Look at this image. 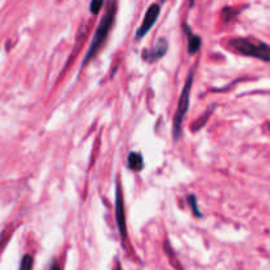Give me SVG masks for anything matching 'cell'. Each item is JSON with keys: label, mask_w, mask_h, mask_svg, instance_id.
Returning a JSON list of instances; mask_svg holds the SVG:
<instances>
[{"label": "cell", "mask_w": 270, "mask_h": 270, "mask_svg": "<svg viewBox=\"0 0 270 270\" xmlns=\"http://www.w3.org/2000/svg\"><path fill=\"white\" fill-rule=\"evenodd\" d=\"M228 44L235 49L237 53L247 55V57L259 58L261 61L270 62V47L268 44L259 41L256 39H244L235 37L228 41Z\"/></svg>", "instance_id": "7a4b0ae2"}, {"label": "cell", "mask_w": 270, "mask_h": 270, "mask_svg": "<svg viewBox=\"0 0 270 270\" xmlns=\"http://www.w3.org/2000/svg\"><path fill=\"white\" fill-rule=\"evenodd\" d=\"M165 251H166V253H167V255H170V263L173 264L174 268H175V269H178V270H182L181 264L178 263L177 260H175V255H174L173 249H171V247H170L169 241H166V243H165Z\"/></svg>", "instance_id": "8fae6325"}, {"label": "cell", "mask_w": 270, "mask_h": 270, "mask_svg": "<svg viewBox=\"0 0 270 270\" xmlns=\"http://www.w3.org/2000/svg\"><path fill=\"white\" fill-rule=\"evenodd\" d=\"M49 270H61V268H59V265H58L55 261H53V263L51 264V268H49Z\"/></svg>", "instance_id": "9a60e30c"}, {"label": "cell", "mask_w": 270, "mask_h": 270, "mask_svg": "<svg viewBox=\"0 0 270 270\" xmlns=\"http://www.w3.org/2000/svg\"><path fill=\"white\" fill-rule=\"evenodd\" d=\"M190 5L193 7V5H194V0H190Z\"/></svg>", "instance_id": "e0dca14e"}, {"label": "cell", "mask_w": 270, "mask_h": 270, "mask_svg": "<svg viewBox=\"0 0 270 270\" xmlns=\"http://www.w3.org/2000/svg\"><path fill=\"white\" fill-rule=\"evenodd\" d=\"M194 75H195V71H194V70H190V73L187 74V78H186L185 86H183V89H182L179 101H178L177 109H175V115H174V120H173L174 140H178L179 137H181L182 123H183V119H185L186 113H187V111H189L190 94H191V89H193Z\"/></svg>", "instance_id": "3957f363"}, {"label": "cell", "mask_w": 270, "mask_h": 270, "mask_svg": "<svg viewBox=\"0 0 270 270\" xmlns=\"http://www.w3.org/2000/svg\"><path fill=\"white\" fill-rule=\"evenodd\" d=\"M128 167L132 171H141L144 169V159L140 152H131L128 156Z\"/></svg>", "instance_id": "ba28073f"}, {"label": "cell", "mask_w": 270, "mask_h": 270, "mask_svg": "<svg viewBox=\"0 0 270 270\" xmlns=\"http://www.w3.org/2000/svg\"><path fill=\"white\" fill-rule=\"evenodd\" d=\"M160 12H161V8H160L159 4H152L151 7L148 8L147 13L144 16V20L141 25L137 28V31H136V37L137 39H143L144 36L147 35L148 32L151 31L152 27L155 25L157 19H159Z\"/></svg>", "instance_id": "5b68a950"}, {"label": "cell", "mask_w": 270, "mask_h": 270, "mask_svg": "<svg viewBox=\"0 0 270 270\" xmlns=\"http://www.w3.org/2000/svg\"><path fill=\"white\" fill-rule=\"evenodd\" d=\"M236 13H237V11H233V9H231V8H224V11H223V13H221V16H223L224 21H225V23H228V21H229V20H231L232 17L236 15Z\"/></svg>", "instance_id": "5bb4252c"}, {"label": "cell", "mask_w": 270, "mask_h": 270, "mask_svg": "<svg viewBox=\"0 0 270 270\" xmlns=\"http://www.w3.org/2000/svg\"><path fill=\"white\" fill-rule=\"evenodd\" d=\"M167 48H169V44L166 41V39H159L157 43L153 45V48L151 49H144L143 53H141V57H143L144 61L149 62V63H155L159 59H161L163 55L167 52Z\"/></svg>", "instance_id": "8992f818"}, {"label": "cell", "mask_w": 270, "mask_h": 270, "mask_svg": "<svg viewBox=\"0 0 270 270\" xmlns=\"http://www.w3.org/2000/svg\"><path fill=\"white\" fill-rule=\"evenodd\" d=\"M33 264H35V260H33L31 255H24L21 261H20L19 270H32Z\"/></svg>", "instance_id": "30bf717a"}, {"label": "cell", "mask_w": 270, "mask_h": 270, "mask_svg": "<svg viewBox=\"0 0 270 270\" xmlns=\"http://www.w3.org/2000/svg\"><path fill=\"white\" fill-rule=\"evenodd\" d=\"M183 31L186 33V37H187V52H189V54H195L201 49L202 39L199 36L194 35L191 28L187 24H183Z\"/></svg>", "instance_id": "52a82bcc"}, {"label": "cell", "mask_w": 270, "mask_h": 270, "mask_svg": "<svg viewBox=\"0 0 270 270\" xmlns=\"http://www.w3.org/2000/svg\"><path fill=\"white\" fill-rule=\"evenodd\" d=\"M103 4H105V0H91L90 12H91L93 15H98L99 11H101V8L103 7Z\"/></svg>", "instance_id": "7c38bea8"}, {"label": "cell", "mask_w": 270, "mask_h": 270, "mask_svg": "<svg viewBox=\"0 0 270 270\" xmlns=\"http://www.w3.org/2000/svg\"><path fill=\"white\" fill-rule=\"evenodd\" d=\"M211 111H213V109H211ZM211 111H207V112H206V115L203 116L202 119H199V120H197V121H195V125L193 127V131H198L199 128H202L203 125H205V123L207 121V119H209V116H210V113H211Z\"/></svg>", "instance_id": "4fadbf2b"}, {"label": "cell", "mask_w": 270, "mask_h": 270, "mask_svg": "<svg viewBox=\"0 0 270 270\" xmlns=\"http://www.w3.org/2000/svg\"><path fill=\"white\" fill-rule=\"evenodd\" d=\"M115 216H116V224L119 228V233L121 236V241H123L124 248H127V223H125V210H124V199H123V191H121V185H120V179L116 178V193H115Z\"/></svg>", "instance_id": "277c9868"}, {"label": "cell", "mask_w": 270, "mask_h": 270, "mask_svg": "<svg viewBox=\"0 0 270 270\" xmlns=\"http://www.w3.org/2000/svg\"><path fill=\"white\" fill-rule=\"evenodd\" d=\"M160 1H165V0H160Z\"/></svg>", "instance_id": "d6986e66"}, {"label": "cell", "mask_w": 270, "mask_h": 270, "mask_svg": "<svg viewBox=\"0 0 270 270\" xmlns=\"http://www.w3.org/2000/svg\"><path fill=\"white\" fill-rule=\"evenodd\" d=\"M113 270H121V265H120L119 260H116V267H115V269H113Z\"/></svg>", "instance_id": "2e32d148"}, {"label": "cell", "mask_w": 270, "mask_h": 270, "mask_svg": "<svg viewBox=\"0 0 270 270\" xmlns=\"http://www.w3.org/2000/svg\"><path fill=\"white\" fill-rule=\"evenodd\" d=\"M116 11H117V0H107V1H106L105 15L102 17L101 23L98 24L97 31H95V35H94L93 37V41L90 44L89 51L86 53L83 63H82V67H85V66L87 65L98 53H99L102 47H103L106 41H107L108 35H109V32H111L112 27H113V24H115Z\"/></svg>", "instance_id": "6da1fadb"}, {"label": "cell", "mask_w": 270, "mask_h": 270, "mask_svg": "<svg viewBox=\"0 0 270 270\" xmlns=\"http://www.w3.org/2000/svg\"><path fill=\"white\" fill-rule=\"evenodd\" d=\"M187 202H189L190 209L193 211V215L195 216V217H203V214L201 213V210L198 209L197 198H195V195H193V194L189 195V197H187Z\"/></svg>", "instance_id": "9c48e42d"}, {"label": "cell", "mask_w": 270, "mask_h": 270, "mask_svg": "<svg viewBox=\"0 0 270 270\" xmlns=\"http://www.w3.org/2000/svg\"><path fill=\"white\" fill-rule=\"evenodd\" d=\"M268 129H269V131H270V123H268Z\"/></svg>", "instance_id": "ac0fdd59"}]
</instances>
